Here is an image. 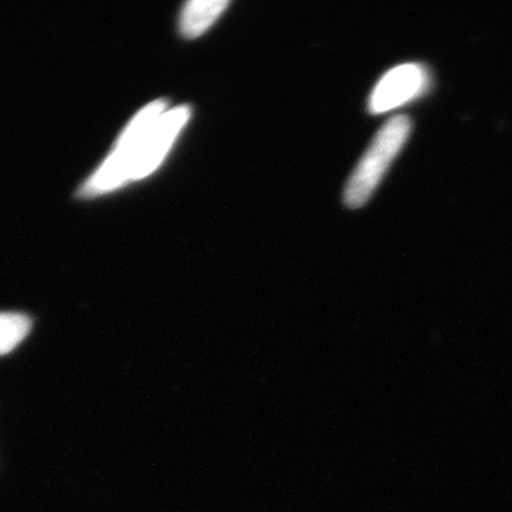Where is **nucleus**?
I'll return each mask as SVG.
<instances>
[{
    "label": "nucleus",
    "instance_id": "obj_1",
    "mask_svg": "<svg viewBox=\"0 0 512 512\" xmlns=\"http://www.w3.org/2000/svg\"><path fill=\"white\" fill-rule=\"evenodd\" d=\"M165 111H167V104L164 100L153 101L131 120L117 141L113 153L104 161L97 173L84 184L83 197L92 198L107 194L131 181L138 150Z\"/></svg>",
    "mask_w": 512,
    "mask_h": 512
},
{
    "label": "nucleus",
    "instance_id": "obj_2",
    "mask_svg": "<svg viewBox=\"0 0 512 512\" xmlns=\"http://www.w3.org/2000/svg\"><path fill=\"white\" fill-rule=\"evenodd\" d=\"M410 133L412 120L406 116H394L380 128L346 185L345 202L348 207L359 208L369 201L394 158L399 156L409 140Z\"/></svg>",
    "mask_w": 512,
    "mask_h": 512
},
{
    "label": "nucleus",
    "instance_id": "obj_3",
    "mask_svg": "<svg viewBox=\"0 0 512 512\" xmlns=\"http://www.w3.org/2000/svg\"><path fill=\"white\" fill-rule=\"evenodd\" d=\"M430 87V74L417 63L402 64L384 74L369 99L372 114L387 113L419 99Z\"/></svg>",
    "mask_w": 512,
    "mask_h": 512
},
{
    "label": "nucleus",
    "instance_id": "obj_4",
    "mask_svg": "<svg viewBox=\"0 0 512 512\" xmlns=\"http://www.w3.org/2000/svg\"><path fill=\"white\" fill-rule=\"evenodd\" d=\"M190 116L191 110L188 106H178L173 110L165 111L138 150L131 181L143 180L157 170L158 165L163 163L168 150L173 146L175 138L190 120Z\"/></svg>",
    "mask_w": 512,
    "mask_h": 512
},
{
    "label": "nucleus",
    "instance_id": "obj_5",
    "mask_svg": "<svg viewBox=\"0 0 512 512\" xmlns=\"http://www.w3.org/2000/svg\"><path fill=\"white\" fill-rule=\"evenodd\" d=\"M228 6L229 2L225 0H191L181 12V35L187 39L201 36L214 25Z\"/></svg>",
    "mask_w": 512,
    "mask_h": 512
},
{
    "label": "nucleus",
    "instance_id": "obj_6",
    "mask_svg": "<svg viewBox=\"0 0 512 512\" xmlns=\"http://www.w3.org/2000/svg\"><path fill=\"white\" fill-rule=\"evenodd\" d=\"M32 329V320L22 313H0V355L12 352Z\"/></svg>",
    "mask_w": 512,
    "mask_h": 512
}]
</instances>
